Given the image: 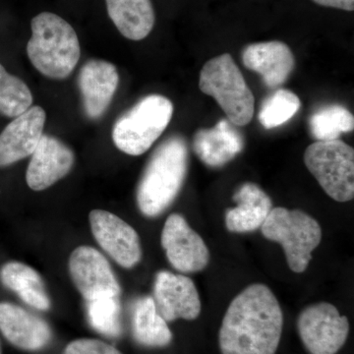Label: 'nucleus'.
Wrapping results in <instances>:
<instances>
[{
  "label": "nucleus",
  "mask_w": 354,
  "mask_h": 354,
  "mask_svg": "<svg viewBox=\"0 0 354 354\" xmlns=\"http://www.w3.org/2000/svg\"><path fill=\"white\" fill-rule=\"evenodd\" d=\"M244 139L228 120H221L216 127L198 130L193 139V150L205 165L221 167L242 152Z\"/></svg>",
  "instance_id": "obj_18"
},
{
  "label": "nucleus",
  "mask_w": 354,
  "mask_h": 354,
  "mask_svg": "<svg viewBox=\"0 0 354 354\" xmlns=\"http://www.w3.org/2000/svg\"><path fill=\"white\" fill-rule=\"evenodd\" d=\"M120 82L118 69L106 60L91 59L78 76L84 111L90 120L101 118L108 111Z\"/></svg>",
  "instance_id": "obj_15"
},
{
  "label": "nucleus",
  "mask_w": 354,
  "mask_h": 354,
  "mask_svg": "<svg viewBox=\"0 0 354 354\" xmlns=\"http://www.w3.org/2000/svg\"><path fill=\"white\" fill-rule=\"evenodd\" d=\"M95 241L121 267L131 269L142 257L141 243L136 230L118 216L102 209L90 213Z\"/></svg>",
  "instance_id": "obj_11"
},
{
  "label": "nucleus",
  "mask_w": 354,
  "mask_h": 354,
  "mask_svg": "<svg viewBox=\"0 0 354 354\" xmlns=\"http://www.w3.org/2000/svg\"><path fill=\"white\" fill-rule=\"evenodd\" d=\"M64 354H122L114 346L99 339H81L70 342Z\"/></svg>",
  "instance_id": "obj_27"
},
{
  "label": "nucleus",
  "mask_w": 354,
  "mask_h": 354,
  "mask_svg": "<svg viewBox=\"0 0 354 354\" xmlns=\"http://www.w3.org/2000/svg\"><path fill=\"white\" fill-rule=\"evenodd\" d=\"M304 162L321 187L337 202L354 196V151L341 140L317 141L304 153Z\"/></svg>",
  "instance_id": "obj_7"
},
{
  "label": "nucleus",
  "mask_w": 354,
  "mask_h": 354,
  "mask_svg": "<svg viewBox=\"0 0 354 354\" xmlns=\"http://www.w3.org/2000/svg\"><path fill=\"white\" fill-rule=\"evenodd\" d=\"M319 6L332 7L342 10L353 11L354 0H312Z\"/></svg>",
  "instance_id": "obj_28"
},
{
  "label": "nucleus",
  "mask_w": 354,
  "mask_h": 354,
  "mask_svg": "<svg viewBox=\"0 0 354 354\" xmlns=\"http://www.w3.org/2000/svg\"><path fill=\"white\" fill-rule=\"evenodd\" d=\"M187 169L188 148L183 137L172 136L158 147L137 189L143 215L153 218L171 206L183 187Z\"/></svg>",
  "instance_id": "obj_2"
},
{
  "label": "nucleus",
  "mask_w": 354,
  "mask_h": 354,
  "mask_svg": "<svg viewBox=\"0 0 354 354\" xmlns=\"http://www.w3.org/2000/svg\"><path fill=\"white\" fill-rule=\"evenodd\" d=\"M283 315L267 286L253 283L230 302L218 335L223 354H276Z\"/></svg>",
  "instance_id": "obj_1"
},
{
  "label": "nucleus",
  "mask_w": 354,
  "mask_h": 354,
  "mask_svg": "<svg viewBox=\"0 0 354 354\" xmlns=\"http://www.w3.org/2000/svg\"><path fill=\"white\" fill-rule=\"evenodd\" d=\"M133 335L139 344L162 348L171 344L172 334L167 321L158 314L153 298H139L133 309Z\"/></svg>",
  "instance_id": "obj_22"
},
{
  "label": "nucleus",
  "mask_w": 354,
  "mask_h": 354,
  "mask_svg": "<svg viewBox=\"0 0 354 354\" xmlns=\"http://www.w3.org/2000/svg\"><path fill=\"white\" fill-rule=\"evenodd\" d=\"M27 53L39 73L53 79L67 78L80 59L75 30L57 14L39 13L32 18Z\"/></svg>",
  "instance_id": "obj_3"
},
{
  "label": "nucleus",
  "mask_w": 354,
  "mask_h": 354,
  "mask_svg": "<svg viewBox=\"0 0 354 354\" xmlns=\"http://www.w3.org/2000/svg\"><path fill=\"white\" fill-rule=\"evenodd\" d=\"M32 102L29 87L0 64V113L7 118H17L31 108Z\"/></svg>",
  "instance_id": "obj_25"
},
{
  "label": "nucleus",
  "mask_w": 354,
  "mask_h": 354,
  "mask_svg": "<svg viewBox=\"0 0 354 354\" xmlns=\"http://www.w3.org/2000/svg\"><path fill=\"white\" fill-rule=\"evenodd\" d=\"M242 62L246 68L260 74L271 88L286 83L295 65L290 46L279 41L249 44L242 53Z\"/></svg>",
  "instance_id": "obj_16"
},
{
  "label": "nucleus",
  "mask_w": 354,
  "mask_h": 354,
  "mask_svg": "<svg viewBox=\"0 0 354 354\" xmlns=\"http://www.w3.org/2000/svg\"><path fill=\"white\" fill-rule=\"evenodd\" d=\"M153 301L167 322L195 320L201 312V301L192 279L183 274L162 271L156 277Z\"/></svg>",
  "instance_id": "obj_12"
},
{
  "label": "nucleus",
  "mask_w": 354,
  "mask_h": 354,
  "mask_svg": "<svg viewBox=\"0 0 354 354\" xmlns=\"http://www.w3.org/2000/svg\"><path fill=\"white\" fill-rule=\"evenodd\" d=\"M172 114L174 106L167 97L147 95L116 121L114 144L127 155H143L169 127Z\"/></svg>",
  "instance_id": "obj_6"
},
{
  "label": "nucleus",
  "mask_w": 354,
  "mask_h": 354,
  "mask_svg": "<svg viewBox=\"0 0 354 354\" xmlns=\"http://www.w3.org/2000/svg\"><path fill=\"white\" fill-rule=\"evenodd\" d=\"M297 330L310 353L335 354L348 339L349 322L334 305L320 302L302 310Z\"/></svg>",
  "instance_id": "obj_8"
},
{
  "label": "nucleus",
  "mask_w": 354,
  "mask_h": 354,
  "mask_svg": "<svg viewBox=\"0 0 354 354\" xmlns=\"http://www.w3.org/2000/svg\"><path fill=\"white\" fill-rule=\"evenodd\" d=\"M88 319L97 332L108 337L121 334L120 304L118 297H102L87 301Z\"/></svg>",
  "instance_id": "obj_26"
},
{
  "label": "nucleus",
  "mask_w": 354,
  "mask_h": 354,
  "mask_svg": "<svg viewBox=\"0 0 354 354\" xmlns=\"http://www.w3.org/2000/svg\"><path fill=\"white\" fill-rule=\"evenodd\" d=\"M261 230L265 239L281 244L288 267L297 274L306 271L312 252L322 239V230L315 218L300 209L283 207L272 209Z\"/></svg>",
  "instance_id": "obj_5"
},
{
  "label": "nucleus",
  "mask_w": 354,
  "mask_h": 354,
  "mask_svg": "<svg viewBox=\"0 0 354 354\" xmlns=\"http://www.w3.org/2000/svg\"><path fill=\"white\" fill-rule=\"evenodd\" d=\"M109 18L123 37L141 41L152 32L155 11L151 0H106Z\"/></svg>",
  "instance_id": "obj_20"
},
{
  "label": "nucleus",
  "mask_w": 354,
  "mask_h": 354,
  "mask_svg": "<svg viewBox=\"0 0 354 354\" xmlns=\"http://www.w3.org/2000/svg\"><path fill=\"white\" fill-rule=\"evenodd\" d=\"M69 272L77 290L87 301L120 295V286L109 261L93 247H77L70 256Z\"/></svg>",
  "instance_id": "obj_9"
},
{
  "label": "nucleus",
  "mask_w": 354,
  "mask_h": 354,
  "mask_svg": "<svg viewBox=\"0 0 354 354\" xmlns=\"http://www.w3.org/2000/svg\"><path fill=\"white\" fill-rule=\"evenodd\" d=\"M46 114L41 106H32L14 118L0 134V167L30 157L43 136Z\"/></svg>",
  "instance_id": "obj_14"
},
{
  "label": "nucleus",
  "mask_w": 354,
  "mask_h": 354,
  "mask_svg": "<svg viewBox=\"0 0 354 354\" xmlns=\"http://www.w3.org/2000/svg\"><path fill=\"white\" fill-rule=\"evenodd\" d=\"M26 174V180L34 191H43L50 187L71 171L74 153L69 147L50 135H43Z\"/></svg>",
  "instance_id": "obj_13"
},
{
  "label": "nucleus",
  "mask_w": 354,
  "mask_h": 354,
  "mask_svg": "<svg viewBox=\"0 0 354 354\" xmlns=\"http://www.w3.org/2000/svg\"><path fill=\"white\" fill-rule=\"evenodd\" d=\"M199 88L211 95L236 127H245L254 116L255 99L245 79L228 53L212 58L200 73Z\"/></svg>",
  "instance_id": "obj_4"
},
{
  "label": "nucleus",
  "mask_w": 354,
  "mask_h": 354,
  "mask_svg": "<svg viewBox=\"0 0 354 354\" xmlns=\"http://www.w3.org/2000/svg\"><path fill=\"white\" fill-rule=\"evenodd\" d=\"M160 241L169 262L177 271L200 272L209 264L206 243L178 214H172L167 218Z\"/></svg>",
  "instance_id": "obj_10"
},
{
  "label": "nucleus",
  "mask_w": 354,
  "mask_h": 354,
  "mask_svg": "<svg viewBox=\"0 0 354 354\" xmlns=\"http://www.w3.org/2000/svg\"><path fill=\"white\" fill-rule=\"evenodd\" d=\"M236 207L227 209L225 225L235 234L251 232L262 227L272 209L269 195L254 183H245L234 196Z\"/></svg>",
  "instance_id": "obj_19"
},
{
  "label": "nucleus",
  "mask_w": 354,
  "mask_h": 354,
  "mask_svg": "<svg viewBox=\"0 0 354 354\" xmlns=\"http://www.w3.org/2000/svg\"><path fill=\"white\" fill-rule=\"evenodd\" d=\"M301 102L295 93L279 88L263 102L259 121L266 129H274L285 124L299 111Z\"/></svg>",
  "instance_id": "obj_24"
},
{
  "label": "nucleus",
  "mask_w": 354,
  "mask_h": 354,
  "mask_svg": "<svg viewBox=\"0 0 354 354\" xmlns=\"http://www.w3.org/2000/svg\"><path fill=\"white\" fill-rule=\"evenodd\" d=\"M0 354H1V353H0Z\"/></svg>",
  "instance_id": "obj_29"
},
{
  "label": "nucleus",
  "mask_w": 354,
  "mask_h": 354,
  "mask_svg": "<svg viewBox=\"0 0 354 354\" xmlns=\"http://www.w3.org/2000/svg\"><path fill=\"white\" fill-rule=\"evenodd\" d=\"M0 330L16 348L31 351L44 348L53 335L46 321L8 302L0 304Z\"/></svg>",
  "instance_id": "obj_17"
},
{
  "label": "nucleus",
  "mask_w": 354,
  "mask_h": 354,
  "mask_svg": "<svg viewBox=\"0 0 354 354\" xmlns=\"http://www.w3.org/2000/svg\"><path fill=\"white\" fill-rule=\"evenodd\" d=\"M0 281L30 306L39 310L50 308V298L44 290L43 279L30 266L20 262L6 263L0 269Z\"/></svg>",
  "instance_id": "obj_21"
},
{
  "label": "nucleus",
  "mask_w": 354,
  "mask_h": 354,
  "mask_svg": "<svg viewBox=\"0 0 354 354\" xmlns=\"http://www.w3.org/2000/svg\"><path fill=\"white\" fill-rule=\"evenodd\" d=\"M309 127L317 141H334L344 133L353 131L354 118L341 104H330L312 114Z\"/></svg>",
  "instance_id": "obj_23"
}]
</instances>
